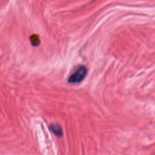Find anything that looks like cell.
Instances as JSON below:
<instances>
[{
  "label": "cell",
  "mask_w": 155,
  "mask_h": 155,
  "mask_svg": "<svg viewBox=\"0 0 155 155\" xmlns=\"http://www.w3.org/2000/svg\"><path fill=\"white\" fill-rule=\"evenodd\" d=\"M88 70L85 65H80L76 70L68 79L70 84H78L81 82L86 77Z\"/></svg>",
  "instance_id": "1"
},
{
  "label": "cell",
  "mask_w": 155,
  "mask_h": 155,
  "mask_svg": "<svg viewBox=\"0 0 155 155\" xmlns=\"http://www.w3.org/2000/svg\"><path fill=\"white\" fill-rule=\"evenodd\" d=\"M50 130L58 137H62L63 134L62 130L61 125L57 123H52L49 126Z\"/></svg>",
  "instance_id": "2"
},
{
  "label": "cell",
  "mask_w": 155,
  "mask_h": 155,
  "mask_svg": "<svg viewBox=\"0 0 155 155\" xmlns=\"http://www.w3.org/2000/svg\"><path fill=\"white\" fill-rule=\"evenodd\" d=\"M30 41L31 44L34 47H37L40 44V39L39 35L37 34H33L30 36Z\"/></svg>",
  "instance_id": "3"
}]
</instances>
